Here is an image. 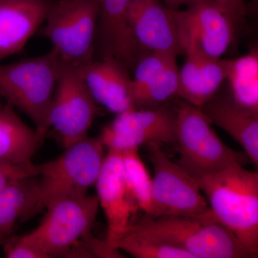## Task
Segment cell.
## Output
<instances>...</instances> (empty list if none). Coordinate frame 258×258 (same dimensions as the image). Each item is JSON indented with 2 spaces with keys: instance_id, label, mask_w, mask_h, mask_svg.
Masks as SVG:
<instances>
[{
  "instance_id": "d6986e66",
  "label": "cell",
  "mask_w": 258,
  "mask_h": 258,
  "mask_svg": "<svg viewBox=\"0 0 258 258\" xmlns=\"http://www.w3.org/2000/svg\"><path fill=\"white\" fill-rule=\"evenodd\" d=\"M42 142L18 116L15 108L0 101V163L22 165L32 162Z\"/></svg>"
},
{
  "instance_id": "f1b7e54d",
  "label": "cell",
  "mask_w": 258,
  "mask_h": 258,
  "mask_svg": "<svg viewBox=\"0 0 258 258\" xmlns=\"http://www.w3.org/2000/svg\"><path fill=\"white\" fill-rule=\"evenodd\" d=\"M161 1L169 9L176 10H179L184 6H189L197 3L199 0H161Z\"/></svg>"
},
{
  "instance_id": "4316f807",
  "label": "cell",
  "mask_w": 258,
  "mask_h": 258,
  "mask_svg": "<svg viewBox=\"0 0 258 258\" xmlns=\"http://www.w3.org/2000/svg\"><path fill=\"white\" fill-rule=\"evenodd\" d=\"M36 176V164H29L22 165H11L0 163V192L12 184Z\"/></svg>"
},
{
  "instance_id": "2e32d148",
  "label": "cell",
  "mask_w": 258,
  "mask_h": 258,
  "mask_svg": "<svg viewBox=\"0 0 258 258\" xmlns=\"http://www.w3.org/2000/svg\"><path fill=\"white\" fill-rule=\"evenodd\" d=\"M50 0H0V62L23 52L45 22Z\"/></svg>"
},
{
  "instance_id": "e0dca14e",
  "label": "cell",
  "mask_w": 258,
  "mask_h": 258,
  "mask_svg": "<svg viewBox=\"0 0 258 258\" xmlns=\"http://www.w3.org/2000/svg\"><path fill=\"white\" fill-rule=\"evenodd\" d=\"M202 111L212 124L225 131L243 148L249 160L258 166V115L234 103L230 95L220 91L202 106Z\"/></svg>"
},
{
  "instance_id": "83f0119b",
  "label": "cell",
  "mask_w": 258,
  "mask_h": 258,
  "mask_svg": "<svg viewBox=\"0 0 258 258\" xmlns=\"http://www.w3.org/2000/svg\"><path fill=\"white\" fill-rule=\"evenodd\" d=\"M235 24L237 30L244 25L248 13L245 0H215Z\"/></svg>"
},
{
  "instance_id": "cb8c5ba5",
  "label": "cell",
  "mask_w": 258,
  "mask_h": 258,
  "mask_svg": "<svg viewBox=\"0 0 258 258\" xmlns=\"http://www.w3.org/2000/svg\"><path fill=\"white\" fill-rule=\"evenodd\" d=\"M178 86L179 68L176 62L149 82L133 88L134 108H153L164 104L176 96Z\"/></svg>"
},
{
  "instance_id": "4dcf8cb0",
  "label": "cell",
  "mask_w": 258,
  "mask_h": 258,
  "mask_svg": "<svg viewBox=\"0 0 258 258\" xmlns=\"http://www.w3.org/2000/svg\"><path fill=\"white\" fill-rule=\"evenodd\" d=\"M0 101H1V98H0Z\"/></svg>"
},
{
  "instance_id": "d4e9b609",
  "label": "cell",
  "mask_w": 258,
  "mask_h": 258,
  "mask_svg": "<svg viewBox=\"0 0 258 258\" xmlns=\"http://www.w3.org/2000/svg\"><path fill=\"white\" fill-rule=\"evenodd\" d=\"M177 56L164 52H150L139 59L133 70V88L139 87L157 77L171 64Z\"/></svg>"
},
{
  "instance_id": "603a6c76",
  "label": "cell",
  "mask_w": 258,
  "mask_h": 258,
  "mask_svg": "<svg viewBox=\"0 0 258 258\" xmlns=\"http://www.w3.org/2000/svg\"><path fill=\"white\" fill-rule=\"evenodd\" d=\"M115 248L137 258H192L186 251L144 233L132 225L117 242Z\"/></svg>"
},
{
  "instance_id": "f546056e",
  "label": "cell",
  "mask_w": 258,
  "mask_h": 258,
  "mask_svg": "<svg viewBox=\"0 0 258 258\" xmlns=\"http://www.w3.org/2000/svg\"><path fill=\"white\" fill-rule=\"evenodd\" d=\"M258 0H251L250 8L253 10H255V8H257Z\"/></svg>"
},
{
  "instance_id": "8992f818",
  "label": "cell",
  "mask_w": 258,
  "mask_h": 258,
  "mask_svg": "<svg viewBox=\"0 0 258 258\" xmlns=\"http://www.w3.org/2000/svg\"><path fill=\"white\" fill-rule=\"evenodd\" d=\"M99 0H50L37 35L46 38L67 67L77 69L95 59Z\"/></svg>"
},
{
  "instance_id": "44dd1931",
  "label": "cell",
  "mask_w": 258,
  "mask_h": 258,
  "mask_svg": "<svg viewBox=\"0 0 258 258\" xmlns=\"http://www.w3.org/2000/svg\"><path fill=\"white\" fill-rule=\"evenodd\" d=\"M35 177L12 184L0 192V244L10 238L16 222L24 221L32 203Z\"/></svg>"
},
{
  "instance_id": "484cf974",
  "label": "cell",
  "mask_w": 258,
  "mask_h": 258,
  "mask_svg": "<svg viewBox=\"0 0 258 258\" xmlns=\"http://www.w3.org/2000/svg\"><path fill=\"white\" fill-rule=\"evenodd\" d=\"M5 253L9 258H47L41 247L28 234L5 241Z\"/></svg>"
},
{
  "instance_id": "5bb4252c",
  "label": "cell",
  "mask_w": 258,
  "mask_h": 258,
  "mask_svg": "<svg viewBox=\"0 0 258 258\" xmlns=\"http://www.w3.org/2000/svg\"><path fill=\"white\" fill-rule=\"evenodd\" d=\"M128 22L134 40L144 54H182L172 10L161 0H133Z\"/></svg>"
},
{
  "instance_id": "4fadbf2b",
  "label": "cell",
  "mask_w": 258,
  "mask_h": 258,
  "mask_svg": "<svg viewBox=\"0 0 258 258\" xmlns=\"http://www.w3.org/2000/svg\"><path fill=\"white\" fill-rule=\"evenodd\" d=\"M133 0H99L95 59L119 61L130 72L144 54L131 30L128 13Z\"/></svg>"
},
{
  "instance_id": "3957f363",
  "label": "cell",
  "mask_w": 258,
  "mask_h": 258,
  "mask_svg": "<svg viewBox=\"0 0 258 258\" xmlns=\"http://www.w3.org/2000/svg\"><path fill=\"white\" fill-rule=\"evenodd\" d=\"M105 147L99 137L86 139L66 148L54 160L36 164L35 190L27 221L57 199L88 194L96 184L104 160Z\"/></svg>"
},
{
  "instance_id": "9c48e42d",
  "label": "cell",
  "mask_w": 258,
  "mask_h": 258,
  "mask_svg": "<svg viewBox=\"0 0 258 258\" xmlns=\"http://www.w3.org/2000/svg\"><path fill=\"white\" fill-rule=\"evenodd\" d=\"M147 147L154 171L152 208L147 217L199 216L209 212L197 179L171 160L162 144L153 142Z\"/></svg>"
},
{
  "instance_id": "7a4b0ae2",
  "label": "cell",
  "mask_w": 258,
  "mask_h": 258,
  "mask_svg": "<svg viewBox=\"0 0 258 258\" xmlns=\"http://www.w3.org/2000/svg\"><path fill=\"white\" fill-rule=\"evenodd\" d=\"M66 64L49 52L8 64L0 63V98L32 120L40 140L48 133V113Z\"/></svg>"
},
{
  "instance_id": "6da1fadb",
  "label": "cell",
  "mask_w": 258,
  "mask_h": 258,
  "mask_svg": "<svg viewBox=\"0 0 258 258\" xmlns=\"http://www.w3.org/2000/svg\"><path fill=\"white\" fill-rule=\"evenodd\" d=\"M212 215L258 257V174L234 166L197 179Z\"/></svg>"
},
{
  "instance_id": "5b68a950",
  "label": "cell",
  "mask_w": 258,
  "mask_h": 258,
  "mask_svg": "<svg viewBox=\"0 0 258 258\" xmlns=\"http://www.w3.org/2000/svg\"><path fill=\"white\" fill-rule=\"evenodd\" d=\"M175 144L179 154L176 163L196 179L251 162L245 153L222 142L201 108L182 101L177 104Z\"/></svg>"
},
{
  "instance_id": "7402d4cb",
  "label": "cell",
  "mask_w": 258,
  "mask_h": 258,
  "mask_svg": "<svg viewBox=\"0 0 258 258\" xmlns=\"http://www.w3.org/2000/svg\"><path fill=\"white\" fill-rule=\"evenodd\" d=\"M125 187L137 212L147 216L152 208V178L139 154V149L121 152Z\"/></svg>"
},
{
  "instance_id": "9a60e30c",
  "label": "cell",
  "mask_w": 258,
  "mask_h": 258,
  "mask_svg": "<svg viewBox=\"0 0 258 258\" xmlns=\"http://www.w3.org/2000/svg\"><path fill=\"white\" fill-rule=\"evenodd\" d=\"M76 70L97 104L115 114L135 108L131 72L119 61L94 59Z\"/></svg>"
},
{
  "instance_id": "ffe728a7",
  "label": "cell",
  "mask_w": 258,
  "mask_h": 258,
  "mask_svg": "<svg viewBox=\"0 0 258 258\" xmlns=\"http://www.w3.org/2000/svg\"><path fill=\"white\" fill-rule=\"evenodd\" d=\"M229 95L237 106L258 115V50L227 60Z\"/></svg>"
},
{
  "instance_id": "30bf717a",
  "label": "cell",
  "mask_w": 258,
  "mask_h": 258,
  "mask_svg": "<svg viewBox=\"0 0 258 258\" xmlns=\"http://www.w3.org/2000/svg\"><path fill=\"white\" fill-rule=\"evenodd\" d=\"M177 106L166 102L153 108H132L116 114L99 137L108 150L123 152L149 143L175 144Z\"/></svg>"
},
{
  "instance_id": "52a82bcc",
  "label": "cell",
  "mask_w": 258,
  "mask_h": 258,
  "mask_svg": "<svg viewBox=\"0 0 258 258\" xmlns=\"http://www.w3.org/2000/svg\"><path fill=\"white\" fill-rule=\"evenodd\" d=\"M99 207L97 197L88 194L57 199L47 205L43 220L29 235L47 258L68 257L77 244L92 235Z\"/></svg>"
},
{
  "instance_id": "8fae6325",
  "label": "cell",
  "mask_w": 258,
  "mask_h": 258,
  "mask_svg": "<svg viewBox=\"0 0 258 258\" xmlns=\"http://www.w3.org/2000/svg\"><path fill=\"white\" fill-rule=\"evenodd\" d=\"M98 111L77 70L66 66L49 111L48 132L54 131L66 149L88 137Z\"/></svg>"
},
{
  "instance_id": "7c38bea8",
  "label": "cell",
  "mask_w": 258,
  "mask_h": 258,
  "mask_svg": "<svg viewBox=\"0 0 258 258\" xmlns=\"http://www.w3.org/2000/svg\"><path fill=\"white\" fill-rule=\"evenodd\" d=\"M97 198L107 222V245L119 252L115 244L133 222L137 213L125 187L121 153L108 150L96 180Z\"/></svg>"
},
{
  "instance_id": "ba28073f",
  "label": "cell",
  "mask_w": 258,
  "mask_h": 258,
  "mask_svg": "<svg viewBox=\"0 0 258 258\" xmlns=\"http://www.w3.org/2000/svg\"><path fill=\"white\" fill-rule=\"evenodd\" d=\"M172 13L180 47L186 57L222 58L235 40V24L215 0H199Z\"/></svg>"
},
{
  "instance_id": "ac0fdd59",
  "label": "cell",
  "mask_w": 258,
  "mask_h": 258,
  "mask_svg": "<svg viewBox=\"0 0 258 258\" xmlns=\"http://www.w3.org/2000/svg\"><path fill=\"white\" fill-rule=\"evenodd\" d=\"M227 59L186 57L179 69L176 96L201 108L220 91L227 79Z\"/></svg>"
},
{
  "instance_id": "277c9868",
  "label": "cell",
  "mask_w": 258,
  "mask_h": 258,
  "mask_svg": "<svg viewBox=\"0 0 258 258\" xmlns=\"http://www.w3.org/2000/svg\"><path fill=\"white\" fill-rule=\"evenodd\" d=\"M137 230L183 249L192 258H250L240 241L210 210L199 216H144Z\"/></svg>"
}]
</instances>
